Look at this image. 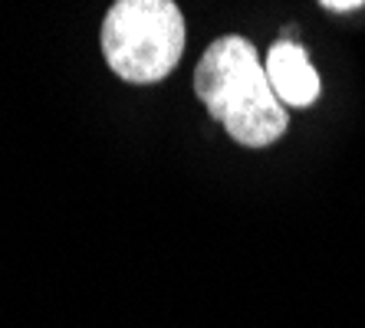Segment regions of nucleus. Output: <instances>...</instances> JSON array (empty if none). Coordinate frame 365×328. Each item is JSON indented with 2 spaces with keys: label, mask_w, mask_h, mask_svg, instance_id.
<instances>
[{
  "label": "nucleus",
  "mask_w": 365,
  "mask_h": 328,
  "mask_svg": "<svg viewBox=\"0 0 365 328\" xmlns=\"http://www.w3.org/2000/svg\"><path fill=\"white\" fill-rule=\"evenodd\" d=\"M195 92L244 148H270L289 128V115L267 83L260 53L247 36H217L195 69Z\"/></svg>",
  "instance_id": "1"
},
{
  "label": "nucleus",
  "mask_w": 365,
  "mask_h": 328,
  "mask_svg": "<svg viewBox=\"0 0 365 328\" xmlns=\"http://www.w3.org/2000/svg\"><path fill=\"white\" fill-rule=\"evenodd\" d=\"M102 56L119 79L155 85L185 53V17L171 0H119L102 20Z\"/></svg>",
  "instance_id": "2"
},
{
  "label": "nucleus",
  "mask_w": 365,
  "mask_h": 328,
  "mask_svg": "<svg viewBox=\"0 0 365 328\" xmlns=\"http://www.w3.org/2000/svg\"><path fill=\"white\" fill-rule=\"evenodd\" d=\"M319 7H323V10H332V14H349V10L365 7V0H323Z\"/></svg>",
  "instance_id": "4"
},
{
  "label": "nucleus",
  "mask_w": 365,
  "mask_h": 328,
  "mask_svg": "<svg viewBox=\"0 0 365 328\" xmlns=\"http://www.w3.org/2000/svg\"><path fill=\"white\" fill-rule=\"evenodd\" d=\"M264 73L283 109H309L323 92V83H319L313 59L297 40L273 43L264 59Z\"/></svg>",
  "instance_id": "3"
}]
</instances>
